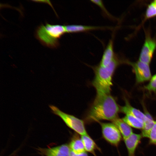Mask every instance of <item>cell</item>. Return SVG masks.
<instances>
[{"mask_svg": "<svg viewBox=\"0 0 156 156\" xmlns=\"http://www.w3.org/2000/svg\"><path fill=\"white\" fill-rule=\"evenodd\" d=\"M120 110L114 98L109 94L96 95L87 115L90 122L113 120L118 118Z\"/></svg>", "mask_w": 156, "mask_h": 156, "instance_id": "6da1fadb", "label": "cell"}, {"mask_svg": "<svg viewBox=\"0 0 156 156\" xmlns=\"http://www.w3.org/2000/svg\"><path fill=\"white\" fill-rule=\"evenodd\" d=\"M66 33L65 25L47 23L45 25L42 24L38 27L36 36L44 45L54 48L59 46L58 39Z\"/></svg>", "mask_w": 156, "mask_h": 156, "instance_id": "3957f363", "label": "cell"}, {"mask_svg": "<svg viewBox=\"0 0 156 156\" xmlns=\"http://www.w3.org/2000/svg\"><path fill=\"white\" fill-rule=\"evenodd\" d=\"M84 144L86 151L96 156L95 151L97 148V146L94 141L88 134L81 135V138Z\"/></svg>", "mask_w": 156, "mask_h": 156, "instance_id": "9a60e30c", "label": "cell"}, {"mask_svg": "<svg viewBox=\"0 0 156 156\" xmlns=\"http://www.w3.org/2000/svg\"><path fill=\"white\" fill-rule=\"evenodd\" d=\"M122 119L131 127L142 129L144 127V122L141 119L133 116L127 114Z\"/></svg>", "mask_w": 156, "mask_h": 156, "instance_id": "5bb4252c", "label": "cell"}, {"mask_svg": "<svg viewBox=\"0 0 156 156\" xmlns=\"http://www.w3.org/2000/svg\"><path fill=\"white\" fill-rule=\"evenodd\" d=\"M119 63L118 59L115 55L106 67L99 65L94 67L95 76L92 83L96 90L97 95L110 94L112 76Z\"/></svg>", "mask_w": 156, "mask_h": 156, "instance_id": "7a4b0ae2", "label": "cell"}, {"mask_svg": "<svg viewBox=\"0 0 156 156\" xmlns=\"http://www.w3.org/2000/svg\"><path fill=\"white\" fill-rule=\"evenodd\" d=\"M42 156H43V155H42Z\"/></svg>", "mask_w": 156, "mask_h": 156, "instance_id": "cb8c5ba5", "label": "cell"}, {"mask_svg": "<svg viewBox=\"0 0 156 156\" xmlns=\"http://www.w3.org/2000/svg\"><path fill=\"white\" fill-rule=\"evenodd\" d=\"M142 136L140 134L133 133L129 137L124 139L128 156H135L136 150L140 142Z\"/></svg>", "mask_w": 156, "mask_h": 156, "instance_id": "9c48e42d", "label": "cell"}, {"mask_svg": "<svg viewBox=\"0 0 156 156\" xmlns=\"http://www.w3.org/2000/svg\"><path fill=\"white\" fill-rule=\"evenodd\" d=\"M65 26L66 32L68 33L80 32L92 30L109 28L105 27L75 25H66Z\"/></svg>", "mask_w": 156, "mask_h": 156, "instance_id": "8fae6325", "label": "cell"}, {"mask_svg": "<svg viewBox=\"0 0 156 156\" xmlns=\"http://www.w3.org/2000/svg\"><path fill=\"white\" fill-rule=\"evenodd\" d=\"M70 151L76 154L86 151L84 144L81 139L78 137L74 138L69 145Z\"/></svg>", "mask_w": 156, "mask_h": 156, "instance_id": "e0dca14e", "label": "cell"}, {"mask_svg": "<svg viewBox=\"0 0 156 156\" xmlns=\"http://www.w3.org/2000/svg\"><path fill=\"white\" fill-rule=\"evenodd\" d=\"M156 48V42L150 37H147L141 50L139 61L148 64L151 62Z\"/></svg>", "mask_w": 156, "mask_h": 156, "instance_id": "52a82bcc", "label": "cell"}, {"mask_svg": "<svg viewBox=\"0 0 156 156\" xmlns=\"http://www.w3.org/2000/svg\"><path fill=\"white\" fill-rule=\"evenodd\" d=\"M153 2L156 5V0H155Z\"/></svg>", "mask_w": 156, "mask_h": 156, "instance_id": "603a6c76", "label": "cell"}, {"mask_svg": "<svg viewBox=\"0 0 156 156\" xmlns=\"http://www.w3.org/2000/svg\"><path fill=\"white\" fill-rule=\"evenodd\" d=\"M125 105L120 107V110L126 115H130L136 117L144 122L146 116L145 114L140 110L132 106L127 100H126Z\"/></svg>", "mask_w": 156, "mask_h": 156, "instance_id": "7c38bea8", "label": "cell"}, {"mask_svg": "<svg viewBox=\"0 0 156 156\" xmlns=\"http://www.w3.org/2000/svg\"><path fill=\"white\" fill-rule=\"evenodd\" d=\"M156 16V5L153 2L148 5L146 12V18H149Z\"/></svg>", "mask_w": 156, "mask_h": 156, "instance_id": "ac0fdd59", "label": "cell"}, {"mask_svg": "<svg viewBox=\"0 0 156 156\" xmlns=\"http://www.w3.org/2000/svg\"><path fill=\"white\" fill-rule=\"evenodd\" d=\"M91 1L93 3L97 5L104 12L108 17H111L110 14L109 13V12L107 11V10L105 8L104 4L101 0H92Z\"/></svg>", "mask_w": 156, "mask_h": 156, "instance_id": "44dd1931", "label": "cell"}, {"mask_svg": "<svg viewBox=\"0 0 156 156\" xmlns=\"http://www.w3.org/2000/svg\"><path fill=\"white\" fill-rule=\"evenodd\" d=\"M127 63L133 67L138 83L147 81L151 78L149 64L139 60L135 62H128Z\"/></svg>", "mask_w": 156, "mask_h": 156, "instance_id": "8992f818", "label": "cell"}, {"mask_svg": "<svg viewBox=\"0 0 156 156\" xmlns=\"http://www.w3.org/2000/svg\"><path fill=\"white\" fill-rule=\"evenodd\" d=\"M37 149L39 153L44 156H70V152L69 146L67 144L50 148H39Z\"/></svg>", "mask_w": 156, "mask_h": 156, "instance_id": "ba28073f", "label": "cell"}, {"mask_svg": "<svg viewBox=\"0 0 156 156\" xmlns=\"http://www.w3.org/2000/svg\"><path fill=\"white\" fill-rule=\"evenodd\" d=\"M148 138L151 143L156 144V121L150 131Z\"/></svg>", "mask_w": 156, "mask_h": 156, "instance_id": "ffe728a7", "label": "cell"}, {"mask_svg": "<svg viewBox=\"0 0 156 156\" xmlns=\"http://www.w3.org/2000/svg\"><path fill=\"white\" fill-rule=\"evenodd\" d=\"M146 117L144 121V126L142 129V135L145 137H148L150 130L153 126L155 121L148 112L145 111Z\"/></svg>", "mask_w": 156, "mask_h": 156, "instance_id": "2e32d148", "label": "cell"}, {"mask_svg": "<svg viewBox=\"0 0 156 156\" xmlns=\"http://www.w3.org/2000/svg\"><path fill=\"white\" fill-rule=\"evenodd\" d=\"M144 88L150 92H156V74L151 78L149 82L145 86Z\"/></svg>", "mask_w": 156, "mask_h": 156, "instance_id": "d6986e66", "label": "cell"}, {"mask_svg": "<svg viewBox=\"0 0 156 156\" xmlns=\"http://www.w3.org/2000/svg\"><path fill=\"white\" fill-rule=\"evenodd\" d=\"M113 49V39H110L105 49L99 65L105 67L112 61L115 56Z\"/></svg>", "mask_w": 156, "mask_h": 156, "instance_id": "30bf717a", "label": "cell"}, {"mask_svg": "<svg viewBox=\"0 0 156 156\" xmlns=\"http://www.w3.org/2000/svg\"><path fill=\"white\" fill-rule=\"evenodd\" d=\"M104 138L111 144L117 146L121 139V134L113 123H100Z\"/></svg>", "mask_w": 156, "mask_h": 156, "instance_id": "5b68a950", "label": "cell"}, {"mask_svg": "<svg viewBox=\"0 0 156 156\" xmlns=\"http://www.w3.org/2000/svg\"><path fill=\"white\" fill-rule=\"evenodd\" d=\"M70 156H88V155L86 151L81 153L76 154L70 151Z\"/></svg>", "mask_w": 156, "mask_h": 156, "instance_id": "7402d4cb", "label": "cell"}, {"mask_svg": "<svg viewBox=\"0 0 156 156\" xmlns=\"http://www.w3.org/2000/svg\"><path fill=\"white\" fill-rule=\"evenodd\" d=\"M49 107L52 112L60 117L70 128L81 136L88 134L83 120L63 112L53 105H49Z\"/></svg>", "mask_w": 156, "mask_h": 156, "instance_id": "277c9868", "label": "cell"}, {"mask_svg": "<svg viewBox=\"0 0 156 156\" xmlns=\"http://www.w3.org/2000/svg\"><path fill=\"white\" fill-rule=\"evenodd\" d=\"M112 122L119 130L124 139L128 138L133 133L131 127L122 119L117 118Z\"/></svg>", "mask_w": 156, "mask_h": 156, "instance_id": "4fadbf2b", "label": "cell"}]
</instances>
